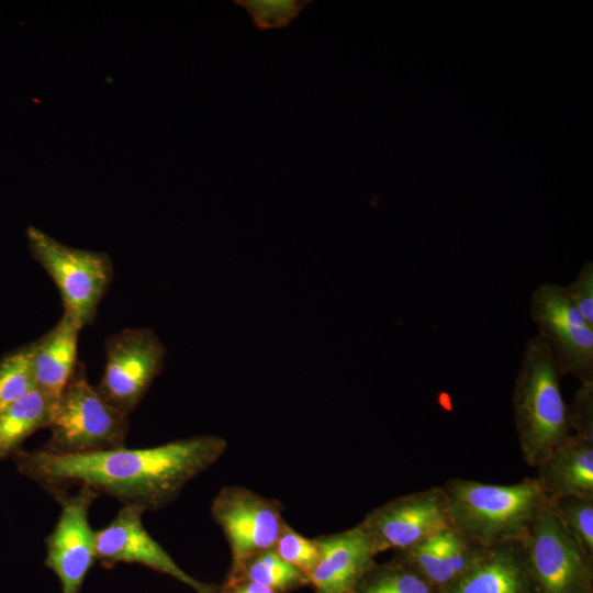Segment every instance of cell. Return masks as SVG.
Instances as JSON below:
<instances>
[{
  "label": "cell",
  "instance_id": "cell-26",
  "mask_svg": "<svg viewBox=\"0 0 593 593\" xmlns=\"http://www.w3.org/2000/svg\"><path fill=\"white\" fill-rule=\"evenodd\" d=\"M568 425L574 437L593 441V382L581 383L568 406Z\"/></svg>",
  "mask_w": 593,
  "mask_h": 593
},
{
  "label": "cell",
  "instance_id": "cell-2",
  "mask_svg": "<svg viewBox=\"0 0 593 593\" xmlns=\"http://www.w3.org/2000/svg\"><path fill=\"white\" fill-rule=\"evenodd\" d=\"M443 489L451 528L483 547L524 541L548 506L532 478L510 485L454 478Z\"/></svg>",
  "mask_w": 593,
  "mask_h": 593
},
{
  "label": "cell",
  "instance_id": "cell-12",
  "mask_svg": "<svg viewBox=\"0 0 593 593\" xmlns=\"http://www.w3.org/2000/svg\"><path fill=\"white\" fill-rule=\"evenodd\" d=\"M144 510L136 505H124L114 518L96 532V559L112 568L120 562L138 563L170 575L197 593H215L209 584L186 573L168 552L145 529Z\"/></svg>",
  "mask_w": 593,
  "mask_h": 593
},
{
  "label": "cell",
  "instance_id": "cell-9",
  "mask_svg": "<svg viewBox=\"0 0 593 593\" xmlns=\"http://www.w3.org/2000/svg\"><path fill=\"white\" fill-rule=\"evenodd\" d=\"M536 593H593V560L548 506L524 540Z\"/></svg>",
  "mask_w": 593,
  "mask_h": 593
},
{
  "label": "cell",
  "instance_id": "cell-24",
  "mask_svg": "<svg viewBox=\"0 0 593 593\" xmlns=\"http://www.w3.org/2000/svg\"><path fill=\"white\" fill-rule=\"evenodd\" d=\"M277 553L306 578L318 560V546L315 538H306L284 523L275 545ZM309 580V579H307Z\"/></svg>",
  "mask_w": 593,
  "mask_h": 593
},
{
  "label": "cell",
  "instance_id": "cell-13",
  "mask_svg": "<svg viewBox=\"0 0 593 593\" xmlns=\"http://www.w3.org/2000/svg\"><path fill=\"white\" fill-rule=\"evenodd\" d=\"M437 593H536L524 541L481 546L471 563Z\"/></svg>",
  "mask_w": 593,
  "mask_h": 593
},
{
  "label": "cell",
  "instance_id": "cell-20",
  "mask_svg": "<svg viewBox=\"0 0 593 593\" xmlns=\"http://www.w3.org/2000/svg\"><path fill=\"white\" fill-rule=\"evenodd\" d=\"M547 503L562 528L593 560V497L562 495L552 497Z\"/></svg>",
  "mask_w": 593,
  "mask_h": 593
},
{
  "label": "cell",
  "instance_id": "cell-15",
  "mask_svg": "<svg viewBox=\"0 0 593 593\" xmlns=\"http://www.w3.org/2000/svg\"><path fill=\"white\" fill-rule=\"evenodd\" d=\"M80 327L64 312L57 324L31 345L36 389L56 401L78 365Z\"/></svg>",
  "mask_w": 593,
  "mask_h": 593
},
{
  "label": "cell",
  "instance_id": "cell-28",
  "mask_svg": "<svg viewBox=\"0 0 593 593\" xmlns=\"http://www.w3.org/2000/svg\"><path fill=\"white\" fill-rule=\"evenodd\" d=\"M221 591L222 593H279L273 589L247 580L225 583Z\"/></svg>",
  "mask_w": 593,
  "mask_h": 593
},
{
  "label": "cell",
  "instance_id": "cell-17",
  "mask_svg": "<svg viewBox=\"0 0 593 593\" xmlns=\"http://www.w3.org/2000/svg\"><path fill=\"white\" fill-rule=\"evenodd\" d=\"M54 403L34 389L0 412V460L12 457L29 436L48 427Z\"/></svg>",
  "mask_w": 593,
  "mask_h": 593
},
{
  "label": "cell",
  "instance_id": "cell-19",
  "mask_svg": "<svg viewBox=\"0 0 593 593\" xmlns=\"http://www.w3.org/2000/svg\"><path fill=\"white\" fill-rule=\"evenodd\" d=\"M355 590L358 593H437L435 586L395 559L383 564L376 562Z\"/></svg>",
  "mask_w": 593,
  "mask_h": 593
},
{
  "label": "cell",
  "instance_id": "cell-14",
  "mask_svg": "<svg viewBox=\"0 0 593 593\" xmlns=\"http://www.w3.org/2000/svg\"><path fill=\"white\" fill-rule=\"evenodd\" d=\"M318 560L309 574L316 593H345L354 590L374 566V552L358 525L315 538Z\"/></svg>",
  "mask_w": 593,
  "mask_h": 593
},
{
  "label": "cell",
  "instance_id": "cell-11",
  "mask_svg": "<svg viewBox=\"0 0 593 593\" xmlns=\"http://www.w3.org/2000/svg\"><path fill=\"white\" fill-rule=\"evenodd\" d=\"M98 497L88 489L54 495L60 515L47 536L45 564L61 584V593H78L96 559V532L89 524V508Z\"/></svg>",
  "mask_w": 593,
  "mask_h": 593
},
{
  "label": "cell",
  "instance_id": "cell-18",
  "mask_svg": "<svg viewBox=\"0 0 593 593\" xmlns=\"http://www.w3.org/2000/svg\"><path fill=\"white\" fill-rule=\"evenodd\" d=\"M242 580L262 584L279 593L309 584L307 578L286 562L277 553L275 547L253 556L233 579H227L226 583Z\"/></svg>",
  "mask_w": 593,
  "mask_h": 593
},
{
  "label": "cell",
  "instance_id": "cell-23",
  "mask_svg": "<svg viewBox=\"0 0 593 593\" xmlns=\"http://www.w3.org/2000/svg\"><path fill=\"white\" fill-rule=\"evenodd\" d=\"M312 0H235L251 18L256 29H283L292 23Z\"/></svg>",
  "mask_w": 593,
  "mask_h": 593
},
{
  "label": "cell",
  "instance_id": "cell-6",
  "mask_svg": "<svg viewBox=\"0 0 593 593\" xmlns=\"http://www.w3.org/2000/svg\"><path fill=\"white\" fill-rule=\"evenodd\" d=\"M529 313L538 334L550 346L561 376L571 374L580 383L593 382V326L574 306L566 288L552 282L535 288Z\"/></svg>",
  "mask_w": 593,
  "mask_h": 593
},
{
  "label": "cell",
  "instance_id": "cell-29",
  "mask_svg": "<svg viewBox=\"0 0 593 593\" xmlns=\"http://www.w3.org/2000/svg\"><path fill=\"white\" fill-rule=\"evenodd\" d=\"M345 593H358V592L354 589V590L347 591Z\"/></svg>",
  "mask_w": 593,
  "mask_h": 593
},
{
  "label": "cell",
  "instance_id": "cell-10",
  "mask_svg": "<svg viewBox=\"0 0 593 593\" xmlns=\"http://www.w3.org/2000/svg\"><path fill=\"white\" fill-rule=\"evenodd\" d=\"M374 555L407 548L451 527L443 486L410 493L369 512L358 524Z\"/></svg>",
  "mask_w": 593,
  "mask_h": 593
},
{
  "label": "cell",
  "instance_id": "cell-5",
  "mask_svg": "<svg viewBox=\"0 0 593 593\" xmlns=\"http://www.w3.org/2000/svg\"><path fill=\"white\" fill-rule=\"evenodd\" d=\"M26 237L33 258L56 283L64 312L80 328L90 324L112 280L110 257L66 246L35 226L26 228Z\"/></svg>",
  "mask_w": 593,
  "mask_h": 593
},
{
  "label": "cell",
  "instance_id": "cell-3",
  "mask_svg": "<svg viewBox=\"0 0 593 593\" xmlns=\"http://www.w3.org/2000/svg\"><path fill=\"white\" fill-rule=\"evenodd\" d=\"M555 355L539 335L524 347L512 396L515 428L526 463L537 468L572 436Z\"/></svg>",
  "mask_w": 593,
  "mask_h": 593
},
{
  "label": "cell",
  "instance_id": "cell-25",
  "mask_svg": "<svg viewBox=\"0 0 593 593\" xmlns=\"http://www.w3.org/2000/svg\"><path fill=\"white\" fill-rule=\"evenodd\" d=\"M437 536L441 557L454 579L471 563L481 546L451 527Z\"/></svg>",
  "mask_w": 593,
  "mask_h": 593
},
{
  "label": "cell",
  "instance_id": "cell-7",
  "mask_svg": "<svg viewBox=\"0 0 593 593\" xmlns=\"http://www.w3.org/2000/svg\"><path fill=\"white\" fill-rule=\"evenodd\" d=\"M283 506L244 486L222 488L211 504L213 519L222 528L232 555L228 579L253 556L273 548L284 525Z\"/></svg>",
  "mask_w": 593,
  "mask_h": 593
},
{
  "label": "cell",
  "instance_id": "cell-1",
  "mask_svg": "<svg viewBox=\"0 0 593 593\" xmlns=\"http://www.w3.org/2000/svg\"><path fill=\"white\" fill-rule=\"evenodd\" d=\"M226 449L227 443L221 437L195 436L149 448L124 446L77 455L20 448L12 459L21 474L53 496L76 486L154 511L174 501Z\"/></svg>",
  "mask_w": 593,
  "mask_h": 593
},
{
  "label": "cell",
  "instance_id": "cell-27",
  "mask_svg": "<svg viewBox=\"0 0 593 593\" xmlns=\"http://www.w3.org/2000/svg\"><path fill=\"white\" fill-rule=\"evenodd\" d=\"M568 296L585 321L593 326V264L585 262L575 279L564 287Z\"/></svg>",
  "mask_w": 593,
  "mask_h": 593
},
{
  "label": "cell",
  "instance_id": "cell-8",
  "mask_svg": "<svg viewBox=\"0 0 593 593\" xmlns=\"http://www.w3.org/2000/svg\"><path fill=\"white\" fill-rule=\"evenodd\" d=\"M166 349L148 328H125L105 342V366L96 387L113 406L130 414L164 367Z\"/></svg>",
  "mask_w": 593,
  "mask_h": 593
},
{
  "label": "cell",
  "instance_id": "cell-4",
  "mask_svg": "<svg viewBox=\"0 0 593 593\" xmlns=\"http://www.w3.org/2000/svg\"><path fill=\"white\" fill-rule=\"evenodd\" d=\"M127 414L110 404L93 387L86 368L78 362L75 372L53 405L43 449L77 455L124 447L128 433Z\"/></svg>",
  "mask_w": 593,
  "mask_h": 593
},
{
  "label": "cell",
  "instance_id": "cell-16",
  "mask_svg": "<svg viewBox=\"0 0 593 593\" xmlns=\"http://www.w3.org/2000/svg\"><path fill=\"white\" fill-rule=\"evenodd\" d=\"M537 469L535 479L547 501L562 495L593 497V441L572 435Z\"/></svg>",
  "mask_w": 593,
  "mask_h": 593
},
{
  "label": "cell",
  "instance_id": "cell-30",
  "mask_svg": "<svg viewBox=\"0 0 593 593\" xmlns=\"http://www.w3.org/2000/svg\"><path fill=\"white\" fill-rule=\"evenodd\" d=\"M215 593H222V591L220 590V591H216Z\"/></svg>",
  "mask_w": 593,
  "mask_h": 593
},
{
  "label": "cell",
  "instance_id": "cell-21",
  "mask_svg": "<svg viewBox=\"0 0 593 593\" xmlns=\"http://www.w3.org/2000/svg\"><path fill=\"white\" fill-rule=\"evenodd\" d=\"M34 389L36 385L29 344L0 360V412Z\"/></svg>",
  "mask_w": 593,
  "mask_h": 593
},
{
  "label": "cell",
  "instance_id": "cell-22",
  "mask_svg": "<svg viewBox=\"0 0 593 593\" xmlns=\"http://www.w3.org/2000/svg\"><path fill=\"white\" fill-rule=\"evenodd\" d=\"M396 551L395 560L410 567L436 589L452 580L440 553L437 533Z\"/></svg>",
  "mask_w": 593,
  "mask_h": 593
}]
</instances>
